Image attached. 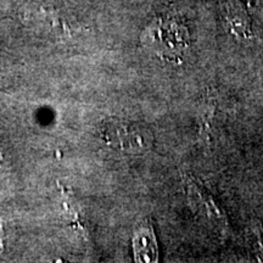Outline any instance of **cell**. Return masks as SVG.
<instances>
[{
    "label": "cell",
    "mask_w": 263,
    "mask_h": 263,
    "mask_svg": "<svg viewBox=\"0 0 263 263\" xmlns=\"http://www.w3.org/2000/svg\"><path fill=\"white\" fill-rule=\"evenodd\" d=\"M136 259L139 262L157 261V242L153 228L149 224H140L133 236Z\"/></svg>",
    "instance_id": "2"
},
{
    "label": "cell",
    "mask_w": 263,
    "mask_h": 263,
    "mask_svg": "<svg viewBox=\"0 0 263 263\" xmlns=\"http://www.w3.org/2000/svg\"><path fill=\"white\" fill-rule=\"evenodd\" d=\"M3 162V154H2V151H0V163Z\"/></svg>",
    "instance_id": "3"
},
{
    "label": "cell",
    "mask_w": 263,
    "mask_h": 263,
    "mask_svg": "<svg viewBox=\"0 0 263 263\" xmlns=\"http://www.w3.org/2000/svg\"><path fill=\"white\" fill-rule=\"evenodd\" d=\"M100 138L108 147L127 155H143L154 144L153 134L145 126L121 118L105 121Z\"/></svg>",
    "instance_id": "1"
}]
</instances>
